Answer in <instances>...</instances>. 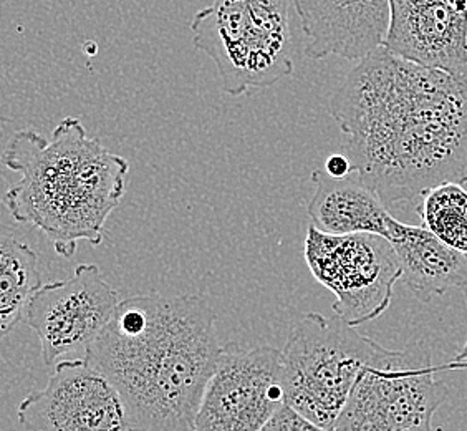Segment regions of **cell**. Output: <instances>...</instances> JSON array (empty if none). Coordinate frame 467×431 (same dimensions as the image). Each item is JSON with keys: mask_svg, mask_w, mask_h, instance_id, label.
Masks as SVG:
<instances>
[{"mask_svg": "<svg viewBox=\"0 0 467 431\" xmlns=\"http://www.w3.org/2000/svg\"><path fill=\"white\" fill-rule=\"evenodd\" d=\"M328 113L353 171L385 206L467 183V73L422 67L383 47L361 58Z\"/></svg>", "mask_w": 467, "mask_h": 431, "instance_id": "6da1fadb", "label": "cell"}, {"mask_svg": "<svg viewBox=\"0 0 467 431\" xmlns=\"http://www.w3.org/2000/svg\"><path fill=\"white\" fill-rule=\"evenodd\" d=\"M223 351L204 297L150 294L119 300L85 360L117 388L131 431H192Z\"/></svg>", "mask_w": 467, "mask_h": 431, "instance_id": "7a4b0ae2", "label": "cell"}, {"mask_svg": "<svg viewBox=\"0 0 467 431\" xmlns=\"http://www.w3.org/2000/svg\"><path fill=\"white\" fill-rule=\"evenodd\" d=\"M2 162L20 174L2 196L17 223L46 234L65 259L80 241L103 243L107 221L125 196L130 163L88 136L78 118H63L50 140L18 130Z\"/></svg>", "mask_w": 467, "mask_h": 431, "instance_id": "3957f363", "label": "cell"}, {"mask_svg": "<svg viewBox=\"0 0 467 431\" xmlns=\"http://www.w3.org/2000/svg\"><path fill=\"white\" fill-rule=\"evenodd\" d=\"M292 0H214L191 20L194 48L216 65L221 89L243 97L294 73Z\"/></svg>", "mask_w": 467, "mask_h": 431, "instance_id": "277c9868", "label": "cell"}, {"mask_svg": "<svg viewBox=\"0 0 467 431\" xmlns=\"http://www.w3.org/2000/svg\"><path fill=\"white\" fill-rule=\"evenodd\" d=\"M378 345L338 317L302 315L282 351L285 404L318 428L332 431L359 372Z\"/></svg>", "mask_w": 467, "mask_h": 431, "instance_id": "5b68a950", "label": "cell"}, {"mask_svg": "<svg viewBox=\"0 0 467 431\" xmlns=\"http://www.w3.org/2000/svg\"><path fill=\"white\" fill-rule=\"evenodd\" d=\"M438 372L426 345L405 351L378 345L332 431H434L432 418L450 396Z\"/></svg>", "mask_w": 467, "mask_h": 431, "instance_id": "8992f818", "label": "cell"}, {"mask_svg": "<svg viewBox=\"0 0 467 431\" xmlns=\"http://www.w3.org/2000/svg\"><path fill=\"white\" fill-rule=\"evenodd\" d=\"M304 258L312 276L335 296V315L351 327L375 321L391 306L401 266L387 237L333 236L310 226Z\"/></svg>", "mask_w": 467, "mask_h": 431, "instance_id": "52a82bcc", "label": "cell"}, {"mask_svg": "<svg viewBox=\"0 0 467 431\" xmlns=\"http://www.w3.org/2000/svg\"><path fill=\"white\" fill-rule=\"evenodd\" d=\"M285 404L282 352L227 345L201 398L192 431H257Z\"/></svg>", "mask_w": 467, "mask_h": 431, "instance_id": "ba28073f", "label": "cell"}, {"mask_svg": "<svg viewBox=\"0 0 467 431\" xmlns=\"http://www.w3.org/2000/svg\"><path fill=\"white\" fill-rule=\"evenodd\" d=\"M119 296L97 264H78L72 278L42 284L24 321L36 333L46 365L85 351L117 312Z\"/></svg>", "mask_w": 467, "mask_h": 431, "instance_id": "9c48e42d", "label": "cell"}, {"mask_svg": "<svg viewBox=\"0 0 467 431\" xmlns=\"http://www.w3.org/2000/svg\"><path fill=\"white\" fill-rule=\"evenodd\" d=\"M17 420L27 431H131L117 388L85 359L55 363L47 385L18 404Z\"/></svg>", "mask_w": 467, "mask_h": 431, "instance_id": "30bf717a", "label": "cell"}, {"mask_svg": "<svg viewBox=\"0 0 467 431\" xmlns=\"http://www.w3.org/2000/svg\"><path fill=\"white\" fill-rule=\"evenodd\" d=\"M383 48L422 67L467 73V0H389Z\"/></svg>", "mask_w": 467, "mask_h": 431, "instance_id": "8fae6325", "label": "cell"}, {"mask_svg": "<svg viewBox=\"0 0 467 431\" xmlns=\"http://www.w3.org/2000/svg\"><path fill=\"white\" fill-rule=\"evenodd\" d=\"M314 60H361L383 47L389 0H292Z\"/></svg>", "mask_w": 467, "mask_h": 431, "instance_id": "7c38bea8", "label": "cell"}, {"mask_svg": "<svg viewBox=\"0 0 467 431\" xmlns=\"http://www.w3.org/2000/svg\"><path fill=\"white\" fill-rule=\"evenodd\" d=\"M388 241L401 266V280L424 304L451 289L467 288V254L442 243L426 227L388 217Z\"/></svg>", "mask_w": 467, "mask_h": 431, "instance_id": "4fadbf2b", "label": "cell"}, {"mask_svg": "<svg viewBox=\"0 0 467 431\" xmlns=\"http://www.w3.org/2000/svg\"><path fill=\"white\" fill-rule=\"evenodd\" d=\"M312 183L314 196L306 213L318 231L333 236L368 233L388 237V217L391 215L357 171L345 178H332L324 170H315Z\"/></svg>", "mask_w": 467, "mask_h": 431, "instance_id": "5bb4252c", "label": "cell"}, {"mask_svg": "<svg viewBox=\"0 0 467 431\" xmlns=\"http://www.w3.org/2000/svg\"><path fill=\"white\" fill-rule=\"evenodd\" d=\"M40 286L36 252L12 236H0V342L24 321Z\"/></svg>", "mask_w": 467, "mask_h": 431, "instance_id": "9a60e30c", "label": "cell"}, {"mask_svg": "<svg viewBox=\"0 0 467 431\" xmlns=\"http://www.w3.org/2000/svg\"><path fill=\"white\" fill-rule=\"evenodd\" d=\"M416 213L422 227L442 243L467 254V189L459 183H446L430 189L420 198Z\"/></svg>", "mask_w": 467, "mask_h": 431, "instance_id": "2e32d148", "label": "cell"}, {"mask_svg": "<svg viewBox=\"0 0 467 431\" xmlns=\"http://www.w3.org/2000/svg\"><path fill=\"white\" fill-rule=\"evenodd\" d=\"M257 431H325L308 422L290 405L284 404Z\"/></svg>", "mask_w": 467, "mask_h": 431, "instance_id": "e0dca14e", "label": "cell"}, {"mask_svg": "<svg viewBox=\"0 0 467 431\" xmlns=\"http://www.w3.org/2000/svg\"><path fill=\"white\" fill-rule=\"evenodd\" d=\"M324 171L328 176H332V178H345L347 174H350L351 171H353V166H351L350 158H348V156L337 153L327 158Z\"/></svg>", "mask_w": 467, "mask_h": 431, "instance_id": "ac0fdd59", "label": "cell"}, {"mask_svg": "<svg viewBox=\"0 0 467 431\" xmlns=\"http://www.w3.org/2000/svg\"><path fill=\"white\" fill-rule=\"evenodd\" d=\"M454 363H467V341L462 347V351L459 352L458 355L452 359Z\"/></svg>", "mask_w": 467, "mask_h": 431, "instance_id": "d6986e66", "label": "cell"}, {"mask_svg": "<svg viewBox=\"0 0 467 431\" xmlns=\"http://www.w3.org/2000/svg\"><path fill=\"white\" fill-rule=\"evenodd\" d=\"M441 370H467V363H454V362H450V363L441 365Z\"/></svg>", "mask_w": 467, "mask_h": 431, "instance_id": "ffe728a7", "label": "cell"}]
</instances>
